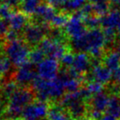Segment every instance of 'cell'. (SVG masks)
Segmentation results:
<instances>
[{"label": "cell", "instance_id": "6da1fadb", "mask_svg": "<svg viewBox=\"0 0 120 120\" xmlns=\"http://www.w3.org/2000/svg\"><path fill=\"white\" fill-rule=\"evenodd\" d=\"M71 46L78 52H87L92 58L101 59L105 47L103 30L89 29L82 37L71 39Z\"/></svg>", "mask_w": 120, "mask_h": 120}, {"label": "cell", "instance_id": "7a4b0ae2", "mask_svg": "<svg viewBox=\"0 0 120 120\" xmlns=\"http://www.w3.org/2000/svg\"><path fill=\"white\" fill-rule=\"evenodd\" d=\"M33 95L27 89H17L10 96V101L7 109V115L10 119H17L21 115L27 105L31 102Z\"/></svg>", "mask_w": 120, "mask_h": 120}, {"label": "cell", "instance_id": "3957f363", "mask_svg": "<svg viewBox=\"0 0 120 120\" xmlns=\"http://www.w3.org/2000/svg\"><path fill=\"white\" fill-rule=\"evenodd\" d=\"M30 52L28 46L25 42L19 39L9 42V44L6 48L7 56L13 65L19 67L27 62Z\"/></svg>", "mask_w": 120, "mask_h": 120}, {"label": "cell", "instance_id": "277c9868", "mask_svg": "<svg viewBox=\"0 0 120 120\" xmlns=\"http://www.w3.org/2000/svg\"><path fill=\"white\" fill-rule=\"evenodd\" d=\"M83 19L84 17L79 11H74L69 19L65 26V32L67 36L70 37L71 39L80 38L87 32V27L84 24Z\"/></svg>", "mask_w": 120, "mask_h": 120}, {"label": "cell", "instance_id": "5b68a950", "mask_svg": "<svg viewBox=\"0 0 120 120\" xmlns=\"http://www.w3.org/2000/svg\"><path fill=\"white\" fill-rule=\"evenodd\" d=\"M39 48L46 56L56 60L61 59L64 54L68 52L66 47L64 45V43L58 42L51 38H43L39 43Z\"/></svg>", "mask_w": 120, "mask_h": 120}, {"label": "cell", "instance_id": "8992f818", "mask_svg": "<svg viewBox=\"0 0 120 120\" xmlns=\"http://www.w3.org/2000/svg\"><path fill=\"white\" fill-rule=\"evenodd\" d=\"M49 28L47 23L29 25L25 27V38L30 44L35 45L40 43L43 39L45 34L49 32Z\"/></svg>", "mask_w": 120, "mask_h": 120}, {"label": "cell", "instance_id": "52a82bcc", "mask_svg": "<svg viewBox=\"0 0 120 120\" xmlns=\"http://www.w3.org/2000/svg\"><path fill=\"white\" fill-rule=\"evenodd\" d=\"M37 73L38 77L45 80H52L56 79L59 73V63L57 60L51 57L44 58L38 64Z\"/></svg>", "mask_w": 120, "mask_h": 120}, {"label": "cell", "instance_id": "ba28073f", "mask_svg": "<svg viewBox=\"0 0 120 120\" xmlns=\"http://www.w3.org/2000/svg\"><path fill=\"white\" fill-rule=\"evenodd\" d=\"M48 108L44 101H38L27 105L23 111V120H41L48 114Z\"/></svg>", "mask_w": 120, "mask_h": 120}, {"label": "cell", "instance_id": "9c48e42d", "mask_svg": "<svg viewBox=\"0 0 120 120\" xmlns=\"http://www.w3.org/2000/svg\"><path fill=\"white\" fill-rule=\"evenodd\" d=\"M38 73L34 70V64L30 61L25 62L17 70L15 74V79L16 82L21 85H25L30 82H33L34 79L38 78Z\"/></svg>", "mask_w": 120, "mask_h": 120}, {"label": "cell", "instance_id": "30bf717a", "mask_svg": "<svg viewBox=\"0 0 120 120\" xmlns=\"http://www.w3.org/2000/svg\"><path fill=\"white\" fill-rule=\"evenodd\" d=\"M91 74L87 79V82L91 80H96L103 84H107L110 82L113 78V72L107 68L105 65L99 64V65L92 66Z\"/></svg>", "mask_w": 120, "mask_h": 120}, {"label": "cell", "instance_id": "8fae6325", "mask_svg": "<svg viewBox=\"0 0 120 120\" xmlns=\"http://www.w3.org/2000/svg\"><path fill=\"white\" fill-rule=\"evenodd\" d=\"M92 66L90 55L87 52H78L74 56V61L71 67L74 69L80 75L86 74Z\"/></svg>", "mask_w": 120, "mask_h": 120}, {"label": "cell", "instance_id": "7c38bea8", "mask_svg": "<svg viewBox=\"0 0 120 120\" xmlns=\"http://www.w3.org/2000/svg\"><path fill=\"white\" fill-rule=\"evenodd\" d=\"M109 98L110 96L105 92H100L98 94L92 96L89 101V105L92 109L96 110L101 111L104 113L106 112L108 105H109Z\"/></svg>", "mask_w": 120, "mask_h": 120}, {"label": "cell", "instance_id": "4fadbf2b", "mask_svg": "<svg viewBox=\"0 0 120 120\" xmlns=\"http://www.w3.org/2000/svg\"><path fill=\"white\" fill-rule=\"evenodd\" d=\"M101 25L103 28L116 29L120 25V11L113 9L105 16L101 17Z\"/></svg>", "mask_w": 120, "mask_h": 120}, {"label": "cell", "instance_id": "5bb4252c", "mask_svg": "<svg viewBox=\"0 0 120 120\" xmlns=\"http://www.w3.org/2000/svg\"><path fill=\"white\" fill-rule=\"evenodd\" d=\"M34 14L37 18L41 21L40 23H47L48 21H52L53 17L56 16V8L51 5L40 4Z\"/></svg>", "mask_w": 120, "mask_h": 120}, {"label": "cell", "instance_id": "9a60e30c", "mask_svg": "<svg viewBox=\"0 0 120 120\" xmlns=\"http://www.w3.org/2000/svg\"><path fill=\"white\" fill-rule=\"evenodd\" d=\"M65 91L64 82L60 77L49 80V94L52 99H58L64 96Z\"/></svg>", "mask_w": 120, "mask_h": 120}, {"label": "cell", "instance_id": "2e32d148", "mask_svg": "<svg viewBox=\"0 0 120 120\" xmlns=\"http://www.w3.org/2000/svg\"><path fill=\"white\" fill-rule=\"evenodd\" d=\"M104 65L113 73L120 68V52L113 51L107 53L103 59Z\"/></svg>", "mask_w": 120, "mask_h": 120}, {"label": "cell", "instance_id": "e0dca14e", "mask_svg": "<svg viewBox=\"0 0 120 120\" xmlns=\"http://www.w3.org/2000/svg\"><path fill=\"white\" fill-rule=\"evenodd\" d=\"M8 20H9L8 21L9 27L12 30H15L16 32L25 28V24L27 22L26 14L25 13L24 14L22 12H13Z\"/></svg>", "mask_w": 120, "mask_h": 120}, {"label": "cell", "instance_id": "ac0fdd59", "mask_svg": "<svg viewBox=\"0 0 120 120\" xmlns=\"http://www.w3.org/2000/svg\"><path fill=\"white\" fill-rule=\"evenodd\" d=\"M48 118L49 120H71L69 113H66L62 105L53 106L48 110Z\"/></svg>", "mask_w": 120, "mask_h": 120}, {"label": "cell", "instance_id": "d6986e66", "mask_svg": "<svg viewBox=\"0 0 120 120\" xmlns=\"http://www.w3.org/2000/svg\"><path fill=\"white\" fill-rule=\"evenodd\" d=\"M105 113L111 114L117 119H120V98L119 96L113 95L110 96Z\"/></svg>", "mask_w": 120, "mask_h": 120}, {"label": "cell", "instance_id": "ffe728a7", "mask_svg": "<svg viewBox=\"0 0 120 120\" xmlns=\"http://www.w3.org/2000/svg\"><path fill=\"white\" fill-rule=\"evenodd\" d=\"M110 5L108 1H101L99 3H93V14L98 16H103L109 12Z\"/></svg>", "mask_w": 120, "mask_h": 120}, {"label": "cell", "instance_id": "44dd1931", "mask_svg": "<svg viewBox=\"0 0 120 120\" xmlns=\"http://www.w3.org/2000/svg\"><path fill=\"white\" fill-rule=\"evenodd\" d=\"M40 0H24L22 4V10L26 15L34 14L38 7L39 6Z\"/></svg>", "mask_w": 120, "mask_h": 120}, {"label": "cell", "instance_id": "7402d4cb", "mask_svg": "<svg viewBox=\"0 0 120 120\" xmlns=\"http://www.w3.org/2000/svg\"><path fill=\"white\" fill-rule=\"evenodd\" d=\"M84 24L86 27L88 29H95L99 28L100 25H101V16H98L96 15H90L83 19Z\"/></svg>", "mask_w": 120, "mask_h": 120}, {"label": "cell", "instance_id": "603a6c76", "mask_svg": "<svg viewBox=\"0 0 120 120\" xmlns=\"http://www.w3.org/2000/svg\"><path fill=\"white\" fill-rule=\"evenodd\" d=\"M85 87L92 94V96H94L100 92H102V91L104 90V84L96 80H91L87 82Z\"/></svg>", "mask_w": 120, "mask_h": 120}, {"label": "cell", "instance_id": "cb8c5ba5", "mask_svg": "<svg viewBox=\"0 0 120 120\" xmlns=\"http://www.w3.org/2000/svg\"><path fill=\"white\" fill-rule=\"evenodd\" d=\"M86 3H87V0H69L63 11H76L79 9H81Z\"/></svg>", "mask_w": 120, "mask_h": 120}, {"label": "cell", "instance_id": "d4e9b609", "mask_svg": "<svg viewBox=\"0 0 120 120\" xmlns=\"http://www.w3.org/2000/svg\"><path fill=\"white\" fill-rule=\"evenodd\" d=\"M69 21V17L66 14H65L64 12L60 13V14H56V16L53 17V19L52 20V25L54 27L56 28H60V27L65 26L66 23Z\"/></svg>", "mask_w": 120, "mask_h": 120}, {"label": "cell", "instance_id": "484cf974", "mask_svg": "<svg viewBox=\"0 0 120 120\" xmlns=\"http://www.w3.org/2000/svg\"><path fill=\"white\" fill-rule=\"evenodd\" d=\"M44 52L40 48L38 49H34L33 51L30 52L29 55V60L31 63L34 64H39L42 60L44 59Z\"/></svg>", "mask_w": 120, "mask_h": 120}, {"label": "cell", "instance_id": "4316f807", "mask_svg": "<svg viewBox=\"0 0 120 120\" xmlns=\"http://www.w3.org/2000/svg\"><path fill=\"white\" fill-rule=\"evenodd\" d=\"M103 32L105 34V46H109L114 42L116 38V31L115 29L111 28H104Z\"/></svg>", "mask_w": 120, "mask_h": 120}, {"label": "cell", "instance_id": "83f0119b", "mask_svg": "<svg viewBox=\"0 0 120 120\" xmlns=\"http://www.w3.org/2000/svg\"><path fill=\"white\" fill-rule=\"evenodd\" d=\"M11 61L9 60L8 56L0 57V76L4 75L7 73L9 72L11 69Z\"/></svg>", "mask_w": 120, "mask_h": 120}, {"label": "cell", "instance_id": "f1b7e54d", "mask_svg": "<svg viewBox=\"0 0 120 120\" xmlns=\"http://www.w3.org/2000/svg\"><path fill=\"white\" fill-rule=\"evenodd\" d=\"M74 54L70 52H66L64 56L61 57L60 59V62L61 64L64 65L65 67H67V68H70L74 64Z\"/></svg>", "mask_w": 120, "mask_h": 120}, {"label": "cell", "instance_id": "f546056e", "mask_svg": "<svg viewBox=\"0 0 120 120\" xmlns=\"http://www.w3.org/2000/svg\"><path fill=\"white\" fill-rule=\"evenodd\" d=\"M11 8V7L9 6L8 4H7V3L0 5V17L2 19L7 20L11 17V16L13 13Z\"/></svg>", "mask_w": 120, "mask_h": 120}, {"label": "cell", "instance_id": "4dcf8cb0", "mask_svg": "<svg viewBox=\"0 0 120 120\" xmlns=\"http://www.w3.org/2000/svg\"><path fill=\"white\" fill-rule=\"evenodd\" d=\"M80 13L82 15L83 17H86L87 16L93 14V3H86L82 7L80 10H79Z\"/></svg>", "mask_w": 120, "mask_h": 120}, {"label": "cell", "instance_id": "1f68e13d", "mask_svg": "<svg viewBox=\"0 0 120 120\" xmlns=\"http://www.w3.org/2000/svg\"><path fill=\"white\" fill-rule=\"evenodd\" d=\"M16 90H17V88H16V83L13 82H9L5 85L4 88H3V93H4V95L10 97Z\"/></svg>", "mask_w": 120, "mask_h": 120}, {"label": "cell", "instance_id": "d6a6232c", "mask_svg": "<svg viewBox=\"0 0 120 120\" xmlns=\"http://www.w3.org/2000/svg\"><path fill=\"white\" fill-rule=\"evenodd\" d=\"M68 1L69 0H48V3L54 8H62L64 10Z\"/></svg>", "mask_w": 120, "mask_h": 120}, {"label": "cell", "instance_id": "836d02e7", "mask_svg": "<svg viewBox=\"0 0 120 120\" xmlns=\"http://www.w3.org/2000/svg\"><path fill=\"white\" fill-rule=\"evenodd\" d=\"M8 22H7L4 19L0 20V36L6 35L8 32Z\"/></svg>", "mask_w": 120, "mask_h": 120}, {"label": "cell", "instance_id": "e575fe53", "mask_svg": "<svg viewBox=\"0 0 120 120\" xmlns=\"http://www.w3.org/2000/svg\"><path fill=\"white\" fill-rule=\"evenodd\" d=\"M6 38L7 39L9 42H12L15 40L17 39V32L15 31V30H10L8 32V34H6Z\"/></svg>", "mask_w": 120, "mask_h": 120}, {"label": "cell", "instance_id": "d590c367", "mask_svg": "<svg viewBox=\"0 0 120 120\" xmlns=\"http://www.w3.org/2000/svg\"><path fill=\"white\" fill-rule=\"evenodd\" d=\"M101 120H117V119H116V118H114V116H112L111 114L105 113V114L103 115L102 119H101Z\"/></svg>", "mask_w": 120, "mask_h": 120}, {"label": "cell", "instance_id": "8d00e7d4", "mask_svg": "<svg viewBox=\"0 0 120 120\" xmlns=\"http://www.w3.org/2000/svg\"><path fill=\"white\" fill-rule=\"evenodd\" d=\"M111 3H114V4H120V0H110Z\"/></svg>", "mask_w": 120, "mask_h": 120}, {"label": "cell", "instance_id": "74e56055", "mask_svg": "<svg viewBox=\"0 0 120 120\" xmlns=\"http://www.w3.org/2000/svg\"><path fill=\"white\" fill-rule=\"evenodd\" d=\"M90 3H99V2H101V1H105V0H89Z\"/></svg>", "mask_w": 120, "mask_h": 120}, {"label": "cell", "instance_id": "f35d334b", "mask_svg": "<svg viewBox=\"0 0 120 120\" xmlns=\"http://www.w3.org/2000/svg\"><path fill=\"white\" fill-rule=\"evenodd\" d=\"M118 81V84H119V88H120V79H119V80H117Z\"/></svg>", "mask_w": 120, "mask_h": 120}, {"label": "cell", "instance_id": "ab89813d", "mask_svg": "<svg viewBox=\"0 0 120 120\" xmlns=\"http://www.w3.org/2000/svg\"><path fill=\"white\" fill-rule=\"evenodd\" d=\"M14 120H20V119H15Z\"/></svg>", "mask_w": 120, "mask_h": 120}, {"label": "cell", "instance_id": "60d3db41", "mask_svg": "<svg viewBox=\"0 0 120 120\" xmlns=\"http://www.w3.org/2000/svg\"><path fill=\"white\" fill-rule=\"evenodd\" d=\"M17 1H18V2H20V1H21V0H17Z\"/></svg>", "mask_w": 120, "mask_h": 120}, {"label": "cell", "instance_id": "b9f144b4", "mask_svg": "<svg viewBox=\"0 0 120 120\" xmlns=\"http://www.w3.org/2000/svg\"><path fill=\"white\" fill-rule=\"evenodd\" d=\"M119 9H120V4H119Z\"/></svg>", "mask_w": 120, "mask_h": 120}, {"label": "cell", "instance_id": "7bdbcfd3", "mask_svg": "<svg viewBox=\"0 0 120 120\" xmlns=\"http://www.w3.org/2000/svg\"><path fill=\"white\" fill-rule=\"evenodd\" d=\"M119 120H120V119H119Z\"/></svg>", "mask_w": 120, "mask_h": 120}]
</instances>
